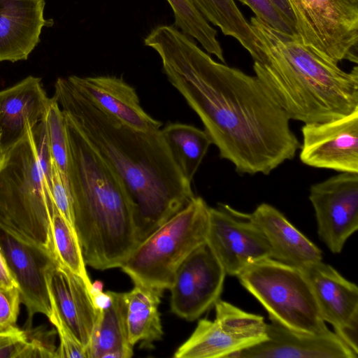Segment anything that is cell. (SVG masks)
Listing matches in <instances>:
<instances>
[{"label":"cell","mask_w":358,"mask_h":358,"mask_svg":"<svg viewBox=\"0 0 358 358\" xmlns=\"http://www.w3.org/2000/svg\"><path fill=\"white\" fill-rule=\"evenodd\" d=\"M144 45L237 173L268 175L294 157L300 143L290 119L256 76L215 61L173 25L154 27Z\"/></svg>","instance_id":"1"},{"label":"cell","mask_w":358,"mask_h":358,"mask_svg":"<svg viewBox=\"0 0 358 358\" xmlns=\"http://www.w3.org/2000/svg\"><path fill=\"white\" fill-rule=\"evenodd\" d=\"M53 97L120 180L129 199L138 243L195 197L160 129L142 131L108 115L59 77Z\"/></svg>","instance_id":"2"},{"label":"cell","mask_w":358,"mask_h":358,"mask_svg":"<svg viewBox=\"0 0 358 358\" xmlns=\"http://www.w3.org/2000/svg\"><path fill=\"white\" fill-rule=\"evenodd\" d=\"M250 24L263 60L255 76L290 120L303 123L331 120L358 108V67L346 72L295 34L282 32L257 18Z\"/></svg>","instance_id":"3"},{"label":"cell","mask_w":358,"mask_h":358,"mask_svg":"<svg viewBox=\"0 0 358 358\" xmlns=\"http://www.w3.org/2000/svg\"><path fill=\"white\" fill-rule=\"evenodd\" d=\"M64 113L73 225L85 264L120 267L138 244L129 199L119 178Z\"/></svg>","instance_id":"4"},{"label":"cell","mask_w":358,"mask_h":358,"mask_svg":"<svg viewBox=\"0 0 358 358\" xmlns=\"http://www.w3.org/2000/svg\"><path fill=\"white\" fill-rule=\"evenodd\" d=\"M32 127L28 122L17 139L0 148V229L51 254L50 227L55 205Z\"/></svg>","instance_id":"5"},{"label":"cell","mask_w":358,"mask_h":358,"mask_svg":"<svg viewBox=\"0 0 358 358\" xmlns=\"http://www.w3.org/2000/svg\"><path fill=\"white\" fill-rule=\"evenodd\" d=\"M209 209L195 196L141 241L120 268L134 284L169 289L180 265L206 241Z\"/></svg>","instance_id":"6"},{"label":"cell","mask_w":358,"mask_h":358,"mask_svg":"<svg viewBox=\"0 0 358 358\" xmlns=\"http://www.w3.org/2000/svg\"><path fill=\"white\" fill-rule=\"evenodd\" d=\"M236 277L271 322L307 333L328 329L301 268L266 258L249 265Z\"/></svg>","instance_id":"7"},{"label":"cell","mask_w":358,"mask_h":358,"mask_svg":"<svg viewBox=\"0 0 358 358\" xmlns=\"http://www.w3.org/2000/svg\"><path fill=\"white\" fill-rule=\"evenodd\" d=\"M296 34L334 62H358V0H287Z\"/></svg>","instance_id":"8"},{"label":"cell","mask_w":358,"mask_h":358,"mask_svg":"<svg viewBox=\"0 0 358 358\" xmlns=\"http://www.w3.org/2000/svg\"><path fill=\"white\" fill-rule=\"evenodd\" d=\"M214 307L215 320H200L173 357L232 358L266 338V323L262 316L245 312L220 299Z\"/></svg>","instance_id":"9"},{"label":"cell","mask_w":358,"mask_h":358,"mask_svg":"<svg viewBox=\"0 0 358 358\" xmlns=\"http://www.w3.org/2000/svg\"><path fill=\"white\" fill-rule=\"evenodd\" d=\"M206 243L226 274L232 276L256 262L271 258L269 245L250 213L227 204L210 207Z\"/></svg>","instance_id":"10"},{"label":"cell","mask_w":358,"mask_h":358,"mask_svg":"<svg viewBox=\"0 0 358 358\" xmlns=\"http://www.w3.org/2000/svg\"><path fill=\"white\" fill-rule=\"evenodd\" d=\"M317 234L328 249L341 253L358 229V173L341 172L310 188Z\"/></svg>","instance_id":"11"},{"label":"cell","mask_w":358,"mask_h":358,"mask_svg":"<svg viewBox=\"0 0 358 358\" xmlns=\"http://www.w3.org/2000/svg\"><path fill=\"white\" fill-rule=\"evenodd\" d=\"M226 275L207 243L199 246L175 273L169 288L171 312L187 321L198 319L220 299Z\"/></svg>","instance_id":"12"},{"label":"cell","mask_w":358,"mask_h":358,"mask_svg":"<svg viewBox=\"0 0 358 358\" xmlns=\"http://www.w3.org/2000/svg\"><path fill=\"white\" fill-rule=\"evenodd\" d=\"M322 320L358 355V287L322 260L301 268Z\"/></svg>","instance_id":"13"},{"label":"cell","mask_w":358,"mask_h":358,"mask_svg":"<svg viewBox=\"0 0 358 358\" xmlns=\"http://www.w3.org/2000/svg\"><path fill=\"white\" fill-rule=\"evenodd\" d=\"M301 162L311 167L358 173V108L341 117L304 123Z\"/></svg>","instance_id":"14"},{"label":"cell","mask_w":358,"mask_h":358,"mask_svg":"<svg viewBox=\"0 0 358 358\" xmlns=\"http://www.w3.org/2000/svg\"><path fill=\"white\" fill-rule=\"evenodd\" d=\"M45 276L51 308L87 349L99 312L92 294V285L55 259L47 266Z\"/></svg>","instance_id":"15"},{"label":"cell","mask_w":358,"mask_h":358,"mask_svg":"<svg viewBox=\"0 0 358 358\" xmlns=\"http://www.w3.org/2000/svg\"><path fill=\"white\" fill-rule=\"evenodd\" d=\"M0 245L9 268L17 283L21 303L27 310L26 329L32 327L37 313L49 317L51 304L45 280V270L55 258L44 250L20 241L0 229Z\"/></svg>","instance_id":"16"},{"label":"cell","mask_w":358,"mask_h":358,"mask_svg":"<svg viewBox=\"0 0 358 358\" xmlns=\"http://www.w3.org/2000/svg\"><path fill=\"white\" fill-rule=\"evenodd\" d=\"M266 338L232 358H357L329 329L318 333L296 331L274 322L266 323Z\"/></svg>","instance_id":"17"},{"label":"cell","mask_w":358,"mask_h":358,"mask_svg":"<svg viewBox=\"0 0 358 358\" xmlns=\"http://www.w3.org/2000/svg\"><path fill=\"white\" fill-rule=\"evenodd\" d=\"M94 106L120 123L142 131H156L162 122L141 107L135 89L115 76H67Z\"/></svg>","instance_id":"18"},{"label":"cell","mask_w":358,"mask_h":358,"mask_svg":"<svg viewBox=\"0 0 358 358\" xmlns=\"http://www.w3.org/2000/svg\"><path fill=\"white\" fill-rule=\"evenodd\" d=\"M45 0H0V62L27 59L46 25Z\"/></svg>","instance_id":"19"},{"label":"cell","mask_w":358,"mask_h":358,"mask_svg":"<svg viewBox=\"0 0 358 358\" xmlns=\"http://www.w3.org/2000/svg\"><path fill=\"white\" fill-rule=\"evenodd\" d=\"M250 215L269 245L271 258L299 268L322 260V250L274 206L262 203Z\"/></svg>","instance_id":"20"},{"label":"cell","mask_w":358,"mask_h":358,"mask_svg":"<svg viewBox=\"0 0 358 358\" xmlns=\"http://www.w3.org/2000/svg\"><path fill=\"white\" fill-rule=\"evenodd\" d=\"M51 98L40 78L29 76L0 90V148L17 139L30 122L34 127L45 116Z\"/></svg>","instance_id":"21"},{"label":"cell","mask_w":358,"mask_h":358,"mask_svg":"<svg viewBox=\"0 0 358 358\" xmlns=\"http://www.w3.org/2000/svg\"><path fill=\"white\" fill-rule=\"evenodd\" d=\"M106 303L99 308L87 358H130L131 343L127 323L126 292H106Z\"/></svg>","instance_id":"22"},{"label":"cell","mask_w":358,"mask_h":358,"mask_svg":"<svg viewBox=\"0 0 358 358\" xmlns=\"http://www.w3.org/2000/svg\"><path fill=\"white\" fill-rule=\"evenodd\" d=\"M163 289L134 284L126 292L127 323L131 343H139L143 348H152L164 332L158 310Z\"/></svg>","instance_id":"23"},{"label":"cell","mask_w":358,"mask_h":358,"mask_svg":"<svg viewBox=\"0 0 358 358\" xmlns=\"http://www.w3.org/2000/svg\"><path fill=\"white\" fill-rule=\"evenodd\" d=\"M171 155L184 176L192 182L212 141L194 126L169 122L160 129Z\"/></svg>","instance_id":"24"},{"label":"cell","mask_w":358,"mask_h":358,"mask_svg":"<svg viewBox=\"0 0 358 358\" xmlns=\"http://www.w3.org/2000/svg\"><path fill=\"white\" fill-rule=\"evenodd\" d=\"M206 20L222 33L235 38L250 55L253 61L263 57L260 43L234 0H192Z\"/></svg>","instance_id":"25"},{"label":"cell","mask_w":358,"mask_h":358,"mask_svg":"<svg viewBox=\"0 0 358 358\" xmlns=\"http://www.w3.org/2000/svg\"><path fill=\"white\" fill-rule=\"evenodd\" d=\"M50 252L61 264L92 285L75 228L58 211L53 210L50 227Z\"/></svg>","instance_id":"26"},{"label":"cell","mask_w":358,"mask_h":358,"mask_svg":"<svg viewBox=\"0 0 358 358\" xmlns=\"http://www.w3.org/2000/svg\"><path fill=\"white\" fill-rule=\"evenodd\" d=\"M166 1L173 13V26L197 41L207 53L225 63L222 48L217 38L216 29L202 15L192 1Z\"/></svg>","instance_id":"27"},{"label":"cell","mask_w":358,"mask_h":358,"mask_svg":"<svg viewBox=\"0 0 358 358\" xmlns=\"http://www.w3.org/2000/svg\"><path fill=\"white\" fill-rule=\"evenodd\" d=\"M44 120L53 162L68 180L69 153L64 115L54 97L50 99Z\"/></svg>","instance_id":"28"},{"label":"cell","mask_w":358,"mask_h":358,"mask_svg":"<svg viewBox=\"0 0 358 358\" xmlns=\"http://www.w3.org/2000/svg\"><path fill=\"white\" fill-rule=\"evenodd\" d=\"M21 303L17 287H0V334H9L20 330L17 325Z\"/></svg>","instance_id":"29"},{"label":"cell","mask_w":358,"mask_h":358,"mask_svg":"<svg viewBox=\"0 0 358 358\" xmlns=\"http://www.w3.org/2000/svg\"><path fill=\"white\" fill-rule=\"evenodd\" d=\"M48 318L55 327L59 338L56 357L87 358L86 349L76 340L54 308H51V313Z\"/></svg>","instance_id":"30"},{"label":"cell","mask_w":358,"mask_h":358,"mask_svg":"<svg viewBox=\"0 0 358 358\" xmlns=\"http://www.w3.org/2000/svg\"><path fill=\"white\" fill-rule=\"evenodd\" d=\"M248 6L255 17L282 32L295 34L296 29L280 13L271 0H237Z\"/></svg>","instance_id":"31"},{"label":"cell","mask_w":358,"mask_h":358,"mask_svg":"<svg viewBox=\"0 0 358 358\" xmlns=\"http://www.w3.org/2000/svg\"><path fill=\"white\" fill-rule=\"evenodd\" d=\"M51 192L54 203L58 211L74 227L72 199L69 182L54 162L52 166Z\"/></svg>","instance_id":"32"},{"label":"cell","mask_w":358,"mask_h":358,"mask_svg":"<svg viewBox=\"0 0 358 358\" xmlns=\"http://www.w3.org/2000/svg\"><path fill=\"white\" fill-rule=\"evenodd\" d=\"M27 337V346L23 358L56 357L57 348L54 345L55 332L45 331L41 327L24 330Z\"/></svg>","instance_id":"33"},{"label":"cell","mask_w":358,"mask_h":358,"mask_svg":"<svg viewBox=\"0 0 358 358\" xmlns=\"http://www.w3.org/2000/svg\"><path fill=\"white\" fill-rule=\"evenodd\" d=\"M32 131L41 168L47 184L51 190L53 159L48 139L44 117L32 127Z\"/></svg>","instance_id":"34"},{"label":"cell","mask_w":358,"mask_h":358,"mask_svg":"<svg viewBox=\"0 0 358 358\" xmlns=\"http://www.w3.org/2000/svg\"><path fill=\"white\" fill-rule=\"evenodd\" d=\"M27 343L24 330L0 334V358H22Z\"/></svg>","instance_id":"35"},{"label":"cell","mask_w":358,"mask_h":358,"mask_svg":"<svg viewBox=\"0 0 358 358\" xmlns=\"http://www.w3.org/2000/svg\"><path fill=\"white\" fill-rule=\"evenodd\" d=\"M0 287L5 288H12L17 287L15 281L8 265L6 259L0 245Z\"/></svg>","instance_id":"36"},{"label":"cell","mask_w":358,"mask_h":358,"mask_svg":"<svg viewBox=\"0 0 358 358\" xmlns=\"http://www.w3.org/2000/svg\"><path fill=\"white\" fill-rule=\"evenodd\" d=\"M283 17L295 28L293 14L287 0H271ZM296 29V28H295Z\"/></svg>","instance_id":"37"},{"label":"cell","mask_w":358,"mask_h":358,"mask_svg":"<svg viewBox=\"0 0 358 358\" xmlns=\"http://www.w3.org/2000/svg\"><path fill=\"white\" fill-rule=\"evenodd\" d=\"M1 130H0V146H1Z\"/></svg>","instance_id":"38"}]
</instances>
